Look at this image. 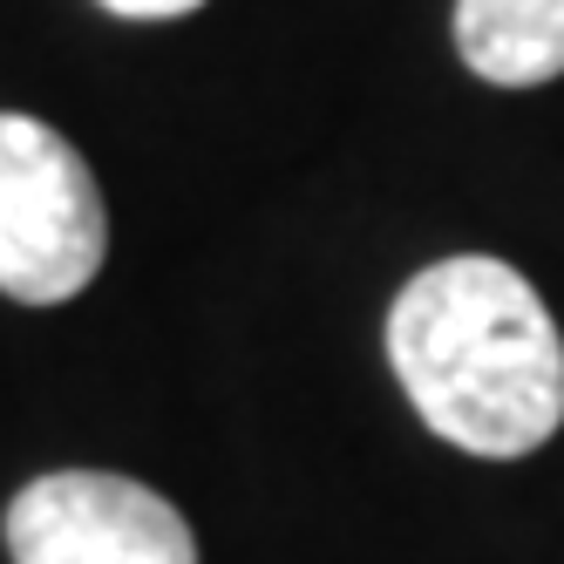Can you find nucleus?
<instances>
[{
  "instance_id": "f257e3e1",
  "label": "nucleus",
  "mask_w": 564,
  "mask_h": 564,
  "mask_svg": "<svg viewBox=\"0 0 564 564\" xmlns=\"http://www.w3.org/2000/svg\"><path fill=\"white\" fill-rule=\"evenodd\" d=\"M388 360L415 415L469 456H531L564 422V340L503 259H442L388 306Z\"/></svg>"
},
{
  "instance_id": "f03ea898",
  "label": "nucleus",
  "mask_w": 564,
  "mask_h": 564,
  "mask_svg": "<svg viewBox=\"0 0 564 564\" xmlns=\"http://www.w3.org/2000/svg\"><path fill=\"white\" fill-rule=\"evenodd\" d=\"M102 191L75 143L0 109V293L21 306H62L102 272Z\"/></svg>"
},
{
  "instance_id": "7ed1b4c3",
  "label": "nucleus",
  "mask_w": 564,
  "mask_h": 564,
  "mask_svg": "<svg viewBox=\"0 0 564 564\" xmlns=\"http://www.w3.org/2000/svg\"><path fill=\"white\" fill-rule=\"evenodd\" d=\"M14 564H197L191 523L130 476L55 469L8 503Z\"/></svg>"
},
{
  "instance_id": "20e7f679",
  "label": "nucleus",
  "mask_w": 564,
  "mask_h": 564,
  "mask_svg": "<svg viewBox=\"0 0 564 564\" xmlns=\"http://www.w3.org/2000/svg\"><path fill=\"white\" fill-rule=\"evenodd\" d=\"M456 48L497 89L564 75V0H456Z\"/></svg>"
},
{
  "instance_id": "39448f33",
  "label": "nucleus",
  "mask_w": 564,
  "mask_h": 564,
  "mask_svg": "<svg viewBox=\"0 0 564 564\" xmlns=\"http://www.w3.org/2000/svg\"><path fill=\"white\" fill-rule=\"evenodd\" d=\"M109 14H123V21H171V14H191V8H205V0H102Z\"/></svg>"
}]
</instances>
